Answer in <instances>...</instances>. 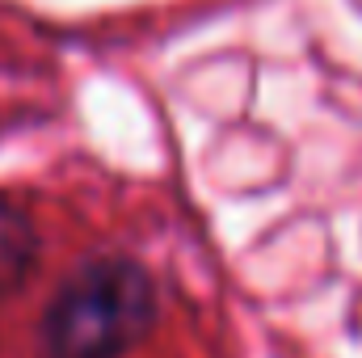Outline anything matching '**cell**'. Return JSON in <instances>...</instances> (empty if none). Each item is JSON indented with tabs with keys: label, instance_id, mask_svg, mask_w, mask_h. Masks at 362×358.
Wrapping results in <instances>:
<instances>
[{
	"label": "cell",
	"instance_id": "2",
	"mask_svg": "<svg viewBox=\"0 0 362 358\" xmlns=\"http://www.w3.org/2000/svg\"><path fill=\"white\" fill-rule=\"evenodd\" d=\"M38 262V232L30 215L0 198V295L21 287Z\"/></svg>",
	"mask_w": 362,
	"mask_h": 358
},
{
	"label": "cell",
	"instance_id": "1",
	"mask_svg": "<svg viewBox=\"0 0 362 358\" xmlns=\"http://www.w3.org/2000/svg\"><path fill=\"white\" fill-rule=\"evenodd\" d=\"M156 325V287L127 258L72 270L38 321L42 358H122Z\"/></svg>",
	"mask_w": 362,
	"mask_h": 358
}]
</instances>
